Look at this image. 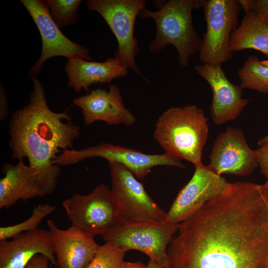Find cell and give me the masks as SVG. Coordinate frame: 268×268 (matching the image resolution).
<instances>
[{
    "instance_id": "6da1fadb",
    "label": "cell",
    "mask_w": 268,
    "mask_h": 268,
    "mask_svg": "<svg viewBox=\"0 0 268 268\" xmlns=\"http://www.w3.org/2000/svg\"><path fill=\"white\" fill-rule=\"evenodd\" d=\"M167 249L179 268H268V192L238 182L179 224Z\"/></svg>"
},
{
    "instance_id": "7a4b0ae2",
    "label": "cell",
    "mask_w": 268,
    "mask_h": 268,
    "mask_svg": "<svg viewBox=\"0 0 268 268\" xmlns=\"http://www.w3.org/2000/svg\"><path fill=\"white\" fill-rule=\"evenodd\" d=\"M32 80L28 103L11 114L9 146L12 159H27L47 195L55 191L61 172L54 160L60 152L72 149L80 130L70 121L68 110L58 113L50 109L40 80Z\"/></svg>"
},
{
    "instance_id": "3957f363",
    "label": "cell",
    "mask_w": 268,
    "mask_h": 268,
    "mask_svg": "<svg viewBox=\"0 0 268 268\" xmlns=\"http://www.w3.org/2000/svg\"><path fill=\"white\" fill-rule=\"evenodd\" d=\"M209 133L208 118L195 105L173 107L165 110L156 123L153 137L170 155L192 163L202 165V151Z\"/></svg>"
},
{
    "instance_id": "277c9868",
    "label": "cell",
    "mask_w": 268,
    "mask_h": 268,
    "mask_svg": "<svg viewBox=\"0 0 268 268\" xmlns=\"http://www.w3.org/2000/svg\"><path fill=\"white\" fill-rule=\"evenodd\" d=\"M193 9V0H170L158 10L145 7L141 10L140 18L152 19L156 24L155 37L149 44L151 53H159L172 45L177 51L180 66H189V58L199 52L202 43L194 27Z\"/></svg>"
},
{
    "instance_id": "5b68a950",
    "label": "cell",
    "mask_w": 268,
    "mask_h": 268,
    "mask_svg": "<svg viewBox=\"0 0 268 268\" xmlns=\"http://www.w3.org/2000/svg\"><path fill=\"white\" fill-rule=\"evenodd\" d=\"M63 206L71 225L93 236L103 237L123 221L111 190L105 184L87 195L73 194Z\"/></svg>"
},
{
    "instance_id": "8992f818",
    "label": "cell",
    "mask_w": 268,
    "mask_h": 268,
    "mask_svg": "<svg viewBox=\"0 0 268 268\" xmlns=\"http://www.w3.org/2000/svg\"><path fill=\"white\" fill-rule=\"evenodd\" d=\"M89 10L98 12L106 21L117 41L114 57L144 78L135 62L139 47L134 31L136 19L145 7V0H88Z\"/></svg>"
},
{
    "instance_id": "52a82bcc",
    "label": "cell",
    "mask_w": 268,
    "mask_h": 268,
    "mask_svg": "<svg viewBox=\"0 0 268 268\" xmlns=\"http://www.w3.org/2000/svg\"><path fill=\"white\" fill-rule=\"evenodd\" d=\"M203 8L206 32L199 59L202 64L221 66L232 56L230 37L239 25L241 6L237 0H208Z\"/></svg>"
},
{
    "instance_id": "ba28073f",
    "label": "cell",
    "mask_w": 268,
    "mask_h": 268,
    "mask_svg": "<svg viewBox=\"0 0 268 268\" xmlns=\"http://www.w3.org/2000/svg\"><path fill=\"white\" fill-rule=\"evenodd\" d=\"M93 157H101L107 159L108 162L121 164L139 180L144 178L155 166L185 168L181 160L167 153L146 154L135 149L108 143H101L79 150L66 149L57 156L53 164L60 167L67 166Z\"/></svg>"
},
{
    "instance_id": "9c48e42d",
    "label": "cell",
    "mask_w": 268,
    "mask_h": 268,
    "mask_svg": "<svg viewBox=\"0 0 268 268\" xmlns=\"http://www.w3.org/2000/svg\"><path fill=\"white\" fill-rule=\"evenodd\" d=\"M179 224L160 222L130 223L122 221L103 237L126 251L137 250L165 268H168L167 249Z\"/></svg>"
},
{
    "instance_id": "30bf717a",
    "label": "cell",
    "mask_w": 268,
    "mask_h": 268,
    "mask_svg": "<svg viewBox=\"0 0 268 268\" xmlns=\"http://www.w3.org/2000/svg\"><path fill=\"white\" fill-rule=\"evenodd\" d=\"M109 165L111 192L123 221L148 223L166 220L167 212L152 200L131 171L117 162H109Z\"/></svg>"
},
{
    "instance_id": "8fae6325",
    "label": "cell",
    "mask_w": 268,
    "mask_h": 268,
    "mask_svg": "<svg viewBox=\"0 0 268 268\" xmlns=\"http://www.w3.org/2000/svg\"><path fill=\"white\" fill-rule=\"evenodd\" d=\"M39 31L42 51L38 61L29 72L32 78L41 72L44 64L49 59L62 56L71 59L92 61L89 49L70 40L61 31L54 20L46 0H21Z\"/></svg>"
},
{
    "instance_id": "7c38bea8",
    "label": "cell",
    "mask_w": 268,
    "mask_h": 268,
    "mask_svg": "<svg viewBox=\"0 0 268 268\" xmlns=\"http://www.w3.org/2000/svg\"><path fill=\"white\" fill-rule=\"evenodd\" d=\"M230 184L206 165L195 167L192 178L180 191L167 212L166 221L180 224L221 196Z\"/></svg>"
},
{
    "instance_id": "4fadbf2b",
    "label": "cell",
    "mask_w": 268,
    "mask_h": 268,
    "mask_svg": "<svg viewBox=\"0 0 268 268\" xmlns=\"http://www.w3.org/2000/svg\"><path fill=\"white\" fill-rule=\"evenodd\" d=\"M207 168L217 175L245 176L258 166L256 150L249 145L239 129L229 127L213 142Z\"/></svg>"
},
{
    "instance_id": "5bb4252c",
    "label": "cell",
    "mask_w": 268,
    "mask_h": 268,
    "mask_svg": "<svg viewBox=\"0 0 268 268\" xmlns=\"http://www.w3.org/2000/svg\"><path fill=\"white\" fill-rule=\"evenodd\" d=\"M194 68L211 88L209 111L214 123L220 126L237 118L250 103L249 100L243 98L241 86L228 79L221 65L202 64Z\"/></svg>"
},
{
    "instance_id": "9a60e30c",
    "label": "cell",
    "mask_w": 268,
    "mask_h": 268,
    "mask_svg": "<svg viewBox=\"0 0 268 268\" xmlns=\"http://www.w3.org/2000/svg\"><path fill=\"white\" fill-rule=\"evenodd\" d=\"M73 103L81 110L85 125L102 121L110 125L129 126L136 122L134 115L124 104L119 87L110 84L108 90L97 88L75 98Z\"/></svg>"
},
{
    "instance_id": "2e32d148",
    "label": "cell",
    "mask_w": 268,
    "mask_h": 268,
    "mask_svg": "<svg viewBox=\"0 0 268 268\" xmlns=\"http://www.w3.org/2000/svg\"><path fill=\"white\" fill-rule=\"evenodd\" d=\"M47 225L58 268H85L92 261L99 247L93 236L72 225L61 229L51 219Z\"/></svg>"
},
{
    "instance_id": "e0dca14e",
    "label": "cell",
    "mask_w": 268,
    "mask_h": 268,
    "mask_svg": "<svg viewBox=\"0 0 268 268\" xmlns=\"http://www.w3.org/2000/svg\"><path fill=\"white\" fill-rule=\"evenodd\" d=\"M38 254L46 256L57 266L48 229L37 228L19 234L10 240L0 241V268H24Z\"/></svg>"
},
{
    "instance_id": "ac0fdd59",
    "label": "cell",
    "mask_w": 268,
    "mask_h": 268,
    "mask_svg": "<svg viewBox=\"0 0 268 268\" xmlns=\"http://www.w3.org/2000/svg\"><path fill=\"white\" fill-rule=\"evenodd\" d=\"M0 180V208H8L20 200L27 201L46 195L37 175L23 160L16 165L4 163Z\"/></svg>"
},
{
    "instance_id": "d6986e66",
    "label": "cell",
    "mask_w": 268,
    "mask_h": 268,
    "mask_svg": "<svg viewBox=\"0 0 268 268\" xmlns=\"http://www.w3.org/2000/svg\"><path fill=\"white\" fill-rule=\"evenodd\" d=\"M68 77V86L76 92H89V87L95 84L109 83L116 78L126 76L128 68L115 58H109L103 62L81 59H68L65 67Z\"/></svg>"
},
{
    "instance_id": "ffe728a7",
    "label": "cell",
    "mask_w": 268,
    "mask_h": 268,
    "mask_svg": "<svg viewBox=\"0 0 268 268\" xmlns=\"http://www.w3.org/2000/svg\"><path fill=\"white\" fill-rule=\"evenodd\" d=\"M229 42L232 52L253 49L268 57V23L252 11L246 13Z\"/></svg>"
},
{
    "instance_id": "44dd1931",
    "label": "cell",
    "mask_w": 268,
    "mask_h": 268,
    "mask_svg": "<svg viewBox=\"0 0 268 268\" xmlns=\"http://www.w3.org/2000/svg\"><path fill=\"white\" fill-rule=\"evenodd\" d=\"M238 75L243 89L268 93V67L261 63L258 57L249 56L239 68Z\"/></svg>"
},
{
    "instance_id": "7402d4cb",
    "label": "cell",
    "mask_w": 268,
    "mask_h": 268,
    "mask_svg": "<svg viewBox=\"0 0 268 268\" xmlns=\"http://www.w3.org/2000/svg\"><path fill=\"white\" fill-rule=\"evenodd\" d=\"M56 207L48 203L34 206L31 216L26 220L16 224L0 227V241L11 239L21 233L38 228L42 220L56 210Z\"/></svg>"
},
{
    "instance_id": "603a6c76",
    "label": "cell",
    "mask_w": 268,
    "mask_h": 268,
    "mask_svg": "<svg viewBox=\"0 0 268 268\" xmlns=\"http://www.w3.org/2000/svg\"><path fill=\"white\" fill-rule=\"evenodd\" d=\"M127 251L113 243L99 245L92 261L85 268H125Z\"/></svg>"
},
{
    "instance_id": "cb8c5ba5",
    "label": "cell",
    "mask_w": 268,
    "mask_h": 268,
    "mask_svg": "<svg viewBox=\"0 0 268 268\" xmlns=\"http://www.w3.org/2000/svg\"><path fill=\"white\" fill-rule=\"evenodd\" d=\"M46 1L52 17L60 28L76 23V20L79 17L77 11L81 0H48Z\"/></svg>"
},
{
    "instance_id": "d4e9b609",
    "label": "cell",
    "mask_w": 268,
    "mask_h": 268,
    "mask_svg": "<svg viewBox=\"0 0 268 268\" xmlns=\"http://www.w3.org/2000/svg\"><path fill=\"white\" fill-rule=\"evenodd\" d=\"M245 13L252 11L264 18L268 15V0H239Z\"/></svg>"
},
{
    "instance_id": "484cf974",
    "label": "cell",
    "mask_w": 268,
    "mask_h": 268,
    "mask_svg": "<svg viewBox=\"0 0 268 268\" xmlns=\"http://www.w3.org/2000/svg\"><path fill=\"white\" fill-rule=\"evenodd\" d=\"M259 146V148L255 150L258 166L261 173L268 179V141Z\"/></svg>"
},
{
    "instance_id": "4316f807",
    "label": "cell",
    "mask_w": 268,
    "mask_h": 268,
    "mask_svg": "<svg viewBox=\"0 0 268 268\" xmlns=\"http://www.w3.org/2000/svg\"><path fill=\"white\" fill-rule=\"evenodd\" d=\"M49 258L42 254L35 255L24 268H49Z\"/></svg>"
},
{
    "instance_id": "83f0119b",
    "label": "cell",
    "mask_w": 268,
    "mask_h": 268,
    "mask_svg": "<svg viewBox=\"0 0 268 268\" xmlns=\"http://www.w3.org/2000/svg\"><path fill=\"white\" fill-rule=\"evenodd\" d=\"M7 97L5 90L3 87L0 86V121H3L6 118L8 115V110L7 107Z\"/></svg>"
},
{
    "instance_id": "f1b7e54d",
    "label": "cell",
    "mask_w": 268,
    "mask_h": 268,
    "mask_svg": "<svg viewBox=\"0 0 268 268\" xmlns=\"http://www.w3.org/2000/svg\"><path fill=\"white\" fill-rule=\"evenodd\" d=\"M125 268H147L146 266L140 262H126Z\"/></svg>"
},
{
    "instance_id": "f546056e",
    "label": "cell",
    "mask_w": 268,
    "mask_h": 268,
    "mask_svg": "<svg viewBox=\"0 0 268 268\" xmlns=\"http://www.w3.org/2000/svg\"><path fill=\"white\" fill-rule=\"evenodd\" d=\"M146 266L147 268H165L151 259L148 261Z\"/></svg>"
},
{
    "instance_id": "4dcf8cb0",
    "label": "cell",
    "mask_w": 268,
    "mask_h": 268,
    "mask_svg": "<svg viewBox=\"0 0 268 268\" xmlns=\"http://www.w3.org/2000/svg\"><path fill=\"white\" fill-rule=\"evenodd\" d=\"M268 141V134L263 137V138H261L258 142V144L260 145Z\"/></svg>"
},
{
    "instance_id": "1f68e13d",
    "label": "cell",
    "mask_w": 268,
    "mask_h": 268,
    "mask_svg": "<svg viewBox=\"0 0 268 268\" xmlns=\"http://www.w3.org/2000/svg\"><path fill=\"white\" fill-rule=\"evenodd\" d=\"M261 63L264 65L265 66L267 67H268V59L267 60H263V61H261Z\"/></svg>"
},
{
    "instance_id": "d6a6232c",
    "label": "cell",
    "mask_w": 268,
    "mask_h": 268,
    "mask_svg": "<svg viewBox=\"0 0 268 268\" xmlns=\"http://www.w3.org/2000/svg\"><path fill=\"white\" fill-rule=\"evenodd\" d=\"M265 19H266V20L267 21V22L268 23V15L267 16H266Z\"/></svg>"
}]
</instances>
